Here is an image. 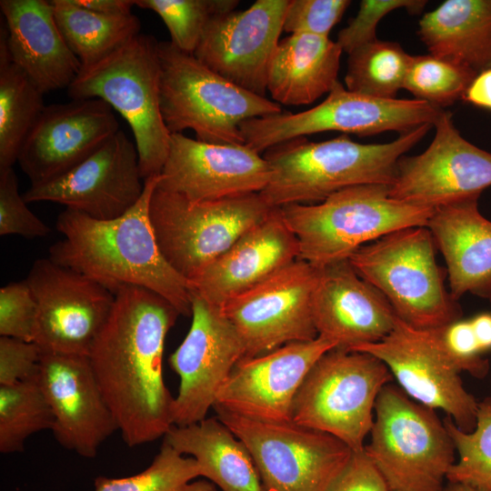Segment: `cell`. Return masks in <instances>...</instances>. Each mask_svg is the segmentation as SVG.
Returning a JSON list of instances; mask_svg holds the SVG:
<instances>
[{
	"instance_id": "obj_1",
	"label": "cell",
	"mask_w": 491,
	"mask_h": 491,
	"mask_svg": "<svg viewBox=\"0 0 491 491\" xmlns=\"http://www.w3.org/2000/svg\"><path fill=\"white\" fill-rule=\"evenodd\" d=\"M179 312L139 286L115 295L109 316L88 355L93 372L125 443L164 437L174 426L172 396L163 376L165 337Z\"/></svg>"
},
{
	"instance_id": "obj_2",
	"label": "cell",
	"mask_w": 491,
	"mask_h": 491,
	"mask_svg": "<svg viewBox=\"0 0 491 491\" xmlns=\"http://www.w3.org/2000/svg\"><path fill=\"white\" fill-rule=\"evenodd\" d=\"M158 183L159 175L145 179L140 199L114 219L98 220L64 210L56 220L63 238L49 247L48 257L115 295L124 286L151 290L188 316L192 314L189 282L165 259L150 218L151 199Z\"/></svg>"
},
{
	"instance_id": "obj_3",
	"label": "cell",
	"mask_w": 491,
	"mask_h": 491,
	"mask_svg": "<svg viewBox=\"0 0 491 491\" xmlns=\"http://www.w3.org/2000/svg\"><path fill=\"white\" fill-rule=\"evenodd\" d=\"M433 126L423 125L382 144L357 143L348 135L321 142L298 137L278 144L263 155L271 177L260 194L271 206L281 207L318 204L355 185H390L398 160Z\"/></svg>"
},
{
	"instance_id": "obj_4",
	"label": "cell",
	"mask_w": 491,
	"mask_h": 491,
	"mask_svg": "<svg viewBox=\"0 0 491 491\" xmlns=\"http://www.w3.org/2000/svg\"><path fill=\"white\" fill-rule=\"evenodd\" d=\"M160 106L171 134L193 130L205 143L245 145L240 125L282 113L277 103L215 73L171 41H158Z\"/></svg>"
},
{
	"instance_id": "obj_5",
	"label": "cell",
	"mask_w": 491,
	"mask_h": 491,
	"mask_svg": "<svg viewBox=\"0 0 491 491\" xmlns=\"http://www.w3.org/2000/svg\"><path fill=\"white\" fill-rule=\"evenodd\" d=\"M158 41L140 33L80 72L67 87L71 99L98 98L128 123L144 180L159 175L169 151L171 133L160 106Z\"/></svg>"
},
{
	"instance_id": "obj_6",
	"label": "cell",
	"mask_w": 491,
	"mask_h": 491,
	"mask_svg": "<svg viewBox=\"0 0 491 491\" xmlns=\"http://www.w3.org/2000/svg\"><path fill=\"white\" fill-rule=\"evenodd\" d=\"M297 237L300 259L316 268L348 259L361 246L396 230L426 226L434 210L389 195V185H360L314 205L280 207Z\"/></svg>"
},
{
	"instance_id": "obj_7",
	"label": "cell",
	"mask_w": 491,
	"mask_h": 491,
	"mask_svg": "<svg viewBox=\"0 0 491 491\" xmlns=\"http://www.w3.org/2000/svg\"><path fill=\"white\" fill-rule=\"evenodd\" d=\"M426 226L391 232L356 250L348 258L356 272L389 302L397 317L419 329H434L462 318V308L436 259Z\"/></svg>"
},
{
	"instance_id": "obj_8",
	"label": "cell",
	"mask_w": 491,
	"mask_h": 491,
	"mask_svg": "<svg viewBox=\"0 0 491 491\" xmlns=\"http://www.w3.org/2000/svg\"><path fill=\"white\" fill-rule=\"evenodd\" d=\"M366 453L390 491H442L455 446L435 410L386 385L377 396Z\"/></svg>"
},
{
	"instance_id": "obj_9",
	"label": "cell",
	"mask_w": 491,
	"mask_h": 491,
	"mask_svg": "<svg viewBox=\"0 0 491 491\" xmlns=\"http://www.w3.org/2000/svg\"><path fill=\"white\" fill-rule=\"evenodd\" d=\"M393 376L371 354L335 347L312 366L294 399L291 421L365 448L381 389Z\"/></svg>"
},
{
	"instance_id": "obj_10",
	"label": "cell",
	"mask_w": 491,
	"mask_h": 491,
	"mask_svg": "<svg viewBox=\"0 0 491 491\" xmlns=\"http://www.w3.org/2000/svg\"><path fill=\"white\" fill-rule=\"evenodd\" d=\"M274 208L260 193L191 202L156 186L150 218L165 259L189 282Z\"/></svg>"
},
{
	"instance_id": "obj_11",
	"label": "cell",
	"mask_w": 491,
	"mask_h": 491,
	"mask_svg": "<svg viewBox=\"0 0 491 491\" xmlns=\"http://www.w3.org/2000/svg\"><path fill=\"white\" fill-rule=\"evenodd\" d=\"M443 109L419 99H381L352 92L337 81L319 105L299 113L282 112L251 118L240 125L245 145L262 153L295 139L321 132L374 135L408 132L434 125Z\"/></svg>"
},
{
	"instance_id": "obj_12",
	"label": "cell",
	"mask_w": 491,
	"mask_h": 491,
	"mask_svg": "<svg viewBox=\"0 0 491 491\" xmlns=\"http://www.w3.org/2000/svg\"><path fill=\"white\" fill-rule=\"evenodd\" d=\"M214 409L248 449L264 491H326L353 453L336 437L292 421H263Z\"/></svg>"
},
{
	"instance_id": "obj_13",
	"label": "cell",
	"mask_w": 491,
	"mask_h": 491,
	"mask_svg": "<svg viewBox=\"0 0 491 491\" xmlns=\"http://www.w3.org/2000/svg\"><path fill=\"white\" fill-rule=\"evenodd\" d=\"M25 280L36 303L33 342L43 352L88 356L115 294L50 257L35 260Z\"/></svg>"
},
{
	"instance_id": "obj_14",
	"label": "cell",
	"mask_w": 491,
	"mask_h": 491,
	"mask_svg": "<svg viewBox=\"0 0 491 491\" xmlns=\"http://www.w3.org/2000/svg\"><path fill=\"white\" fill-rule=\"evenodd\" d=\"M316 275L299 258L220 306L244 343L245 357L318 336L312 309Z\"/></svg>"
},
{
	"instance_id": "obj_15",
	"label": "cell",
	"mask_w": 491,
	"mask_h": 491,
	"mask_svg": "<svg viewBox=\"0 0 491 491\" xmlns=\"http://www.w3.org/2000/svg\"><path fill=\"white\" fill-rule=\"evenodd\" d=\"M434 126L435 135L424 152L398 160L389 195L433 210L479 197L491 186V153L465 139L447 111L441 112Z\"/></svg>"
},
{
	"instance_id": "obj_16",
	"label": "cell",
	"mask_w": 491,
	"mask_h": 491,
	"mask_svg": "<svg viewBox=\"0 0 491 491\" xmlns=\"http://www.w3.org/2000/svg\"><path fill=\"white\" fill-rule=\"evenodd\" d=\"M352 351L366 352L381 360L413 400L444 411L465 432L475 428L478 401L464 387L461 372L433 329L416 328L397 317L383 339Z\"/></svg>"
},
{
	"instance_id": "obj_17",
	"label": "cell",
	"mask_w": 491,
	"mask_h": 491,
	"mask_svg": "<svg viewBox=\"0 0 491 491\" xmlns=\"http://www.w3.org/2000/svg\"><path fill=\"white\" fill-rule=\"evenodd\" d=\"M192 321L187 335L170 355L179 376L172 406L173 425L184 426L206 418L216 396L246 348L221 307L192 293Z\"/></svg>"
},
{
	"instance_id": "obj_18",
	"label": "cell",
	"mask_w": 491,
	"mask_h": 491,
	"mask_svg": "<svg viewBox=\"0 0 491 491\" xmlns=\"http://www.w3.org/2000/svg\"><path fill=\"white\" fill-rule=\"evenodd\" d=\"M145 188L135 146L118 130L65 174L30 185L26 203L53 202L91 218H116L140 199Z\"/></svg>"
},
{
	"instance_id": "obj_19",
	"label": "cell",
	"mask_w": 491,
	"mask_h": 491,
	"mask_svg": "<svg viewBox=\"0 0 491 491\" xmlns=\"http://www.w3.org/2000/svg\"><path fill=\"white\" fill-rule=\"evenodd\" d=\"M289 3L257 0L246 10L215 15L195 56L236 85L266 96L269 63L284 31Z\"/></svg>"
},
{
	"instance_id": "obj_20",
	"label": "cell",
	"mask_w": 491,
	"mask_h": 491,
	"mask_svg": "<svg viewBox=\"0 0 491 491\" xmlns=\"http://www.w3.org/2000/svg\"><path fill=\"white\" fill-rule=\"evenodd\" d=\"M271 168L246 145L211 144L171 134L157 188L191 201L205 202L261 193Z\"/></svg>"
},
{
	"instance_id": "obj_21",
	"label": "cell",
	"mask_w": 491,
	"mask_h": 491,
	"mask_svg": "<svg viewBox=\"0 0 491 491\" xmlns=\"http://www.w3.org/2000/svg\"><path fill=\"white\" fill-rule=\"evenodd\" d=\"M335 347L336 343L318 336L244 357L223 385L214 407L263 421H291L293 402L304 379L316 362Z\"/></svg>"
},
{
	"instance_id": "obj_22",
	"label": "cell",
	"mask_w": 491,
	"mask_h": 491,
	"mask_svg": "<svg viewBox=\"0 0 491 491\" xmlns=\"http://www.w3.org/2000/svg\"><path fill=\"white\" fill-rule=\"evenodd\" d=\"M37 380L54 416V437L67 450L95 457L118 427L88 356L42 351Z\"/></svg>"
},
{
	"instance_id": "obj_23",
	"label": "cell",
	"mask_w": 491,
	"mask_h": 491,
	"mask_svg": "<svg viewBox=\"0 0 491 491\" xmlns=\"http://www.w3.org/2000/svg\"><path fill=\"white\" fill-rule=\"evenodd\" d=\"M118 130L113 108L101 99L45 105L17 162L31 185L42 184L74 168Z\"/></svg>"
},
{
	"instance_id": "obj_24",
	"label": "cell",
	"mask_w": 491,
	"mask_h": 491,
	"mask_svg": "<svg viewBox=\"0 0 491 491\" xmlns=\"http://www.w3.org/2000/svg\"><path fill=\"white\" fill-rule=\"evenodd\" d=\"M312 309L318 336L347 350L380 341L397 318L386 298L348 259L317 268Z\"/></svg>"
},
{
	"instance_id": "obj_25",
	"label": "cell",
	"mask_w": 491,
	"mask_h": 491,
	"mask_svg": "<svg viewBox=\"0 0 491 491\" xmlns=\"http://www.w3.org/2000/svg\"><path fill=\"white\" fill-rule=\"evenodd\" d=\"M299 258L297 237L275 207L189 281L191 292L222 306Z\"/></svg>"
},
{
	"instance_id": "obj_26",
	"label": "cell",
	"mask_w": 491,
	"mask_h": 491,
	"mask_svg": "<svg viewBox=\"0 0 491 491\" xmlns=\"http://www.w3.org/2000/svg\"><path fill=\"white\" fill-rule=\"evenodd\" d=\"M12 61L43 93L67 88L82 65L67 45L46 0H1Z\"/></svg>"
},
{
	"instance_id": "obj_27",
	"label": "cell",
	"mask_w": 491,
	"mask_h": 491,
	"mask_svg": "<svg viewBox=\"0 0 491 491\" xmlns=\"http://www.w3.org/2000/svg\"><path fill=\"white\" fill-rule=\"evenodd\" d=\"M478 196L436 208L426 227L443 255L449 292L491 298V221L478 210Z\"/></svg>"
},
{
	"instance_id": "obj_28",
	"label": "cell",
	"mask_w": 491,
	"mask_h": 491,
	"mask_svg": "<svg viewBox=\"0 0 491 491\" xmlns=\"http://www.w3.org/2000/svg\"><path fill=\"white\" fill-rule=\"evenodd\" d=\"M342 48L328 36L293 34L280 40L269 63L266 89L278 105H303L338 81Z\"/></svg>"
},
{
	"instance_id": "obj_29",
	"label": "cell",
	"mask_w": 491,
	"mask_h": 491,
	"mask_svg": "<svg viewBox=\"0 0 491 491\" xmlns=\"http://www.w3.org/2000/svg\"><path fill=\"white\" fill-rule=\"evenodd\" d=\"M417 34L434 56L476 74L491 68V0H446L422 16Z\"/></svg>"
},
{
	"instance_id": "obj_30",
	"label": "cell",
	"mask_w": 491,
	"mask_h": 491,
	"mask_svg": "<svg viewBox=\"0 0 491 491\" xmlns=\"http://www.w3.org/2000/svg\"><path fill=\"white\" fill-rule=\"evenodd\" d=\"M164 442L193 457L201 477L222 491H264L252 456L234 433L217 417L173 426Z\"/></svg>"
},
{
	"instance_id": "obj_31",
	"label": "cell",
	"mask_w": 491,
	"mask_h": 491,
	"mask_svg": "<svg viewBox=\"0 0 491 491\" xmlns=\"http://www.w3.org/2000/svg\"><path fill=\"white\" fill-rule=\"evenodd\" d=\"M43 93L12 61L5 24L0 30V170L13 167L43 113Z\"/></svg>"
},
{
	"instance_id": "obj_32",
	"label": "cell",
	"mask_w": 491,
	"mask_h": 491,
	"mask_svg": "<svg viewBox=\"0 0 491 491\" xmlns=\"http://www.w3.org/2000/svg\"><path fill=\"white\" fill-rule=\"evenodd\" d=\"M57 25L82 66L104 58L140 34L137 16L107 15L88 10L75 0H52Z\"/></svg>"
},
{
	"instance_id": "obj_33",
	"label": "cell",
	"mask_w": 491,
	"mask_h": 491,
	"mask_svg": "<svg viewBox=\"0 0 491 491\" xmlns=\"http://www.w3.org/2000/svg\"><path fill=\"white\" fill-rule=\"evenodd\" d=\"M412 55L400 44L376 39L348 54L346 89L365 95L395 99L405 80Z\"/></svg>"
},
{
	"instance_id": "obj_34",
	"label": "cell",
	"mask_w": 491,
	"mask_h": 491,
	"mask_svg": "<svg viewBox=\"0 0 491 491\" xmlns=\"http://www.w3.org/2000/svg\"><path fill=\"white\" fill-rule=\"evenodd\" d=\"M54 416L37 375L13 385L0 386V452L24 450L32 435L52 430Z\"/></svg>"
},
{
	"instance_id": "obj_35",
	"label": "cell",
	"mask_w": 491,
	"mask_h": 491,
	"mask_svg": "<svg viewBox=\"0 0 491 491\" xmlns=\"http://www.w3.org/2000/svg\"><path fill=\"white\" fill-rule=\"evenodd\" d=\"M198 477L201 473L196 461L163 442L145 470L126 477L98 476L94 491H217L213 483Z\"/></svg>"
},
{
	"instance_id": "obj_36",
	"label": "cell",
	"mask_w": 491,
	"mask_h": 491,
	"mask_svg": "<svg viewBox=\"0 0 491 491\" xmlns=\"http://www.w3.org/2000/svg\"><path fill=\"white\" fill-rule=\"evenodd\" d=\"M443 421L458 455L446 479L491 491V396L478 402L471 432L459 429L448 416Z\"/></svg>"
},
{
	"instance_id": "obj_37",
	"label": "cell",
	"mask_w": 491,
	"mask_h": 491,
	"mask_svg": "<svg viewBox=\"0 0 491 491\" xmlns=\"http://www.w3.org/2000/svg\"><path fill=\"white\" fill-rule=\"evenodd\" d=\"M135 3L158 15L169 31L171 43L188 54L195 53L215 15L234 11L239 5L237 0H135Z\"/></svg>"
},
{
	"instance_id": "obj_38",
	"label": "cell",
	"mask_w": 491,
	"mask_h": 491,
	"mask_svg": "<svg viewBox=\"0 0 491 491\" xmlns=\"http://www.w3.org/2000/svg\"><path fill=\"white\" fill-rule=\"evenodd\" d=\"M477 74L430 54L412 55L404 88L416 99L443 109L462 96Z\"/></svg>"
},
{
	"instance_id": "obj_39",
	"label": "cell",
	"mask_w": 491,
	"mask_h": 491,
	"mask_svg": "<svg viewBox=\"0 0 491 491\" xmlns=\"http://www.w3.org/2000/svg\"><path fill=\"white\" fill-rule=\"evenodd\" d=\"M51 228L35 215L19 193L13 169L0 170V235H21L25 238L45 237Z\"/></svg>"
},
{
	"instance_id": "obj_40",
	"label": "cell",
	"mask_w": 491,
	"mask_h": 491,
	"mask_svg": "<svg viewBox=\"0 0 491 491\" xmlns=\"http://www.w3.org/2000/svg\"><path fill=\"white\" fill-rule=\"evenodd\" d=\"M426 3L423 0H363L360 2L356 15L339 31L336 43L343 52L350 54L377 39V25L387 14L400 8H405L412 14H418Z\"/></svg>"
},
{
	"instance_id": "obj_41",
	"label": "cell",
	"mask_w": 491,
	"mask_h": 491,
	"mask_svg": "<svg viewBox=\"0 0 491 491\" xmlns=\"http://www.w3.org/2000/svg\"><path fill=\"white\" fill-rule=\"evenodd\" d=\"M36 303L25 280L0 289V335L33 342Z\"/></svg>"
},
{
	"instance_id": "obj_42",
	"label": "cell",
	"mask_w": 491,
	"mask_h": 491,
	"mask_svg": "<svg viewBox=\"0 0 491 491\" xmlns=\"http://www.w3.org/2000/svg\"><path fill=\"white\" fill-rule=\"evenodd\" d=\"M350 4L348 0H290L284 31L328 36Z\"/></svg>"
},
{
	"instance_id": "obj_43",
	"label": "cell",
	"mask_w": 491,
	"mask_h": 491,
	"mask_svg": "<svg viewBox=\"0 0 491 491\" xmlns=\"http://www.w3.org/2000/svg\"><path fill=\"white\" fill-rule=\"evenodd\" d=\"M433 330L460 372H467L476 378H484L488 374L489 362L483 357L469 318H460Z\"/></svg>"
},
{
	"instance_id": "obj_44",
	"label": "cell",
	"mask_w": 491,
	"mask_h": 491,
	"mask_svg": "<svg viewBox=\"0 0 491 491\" xmlns=\"http://www.w3.org/2000/svg\"><path fill=\"white\" fill-rule=\"evenodd\" d=\"M42 351L34 342L0 337V386L13 385L35 377Z\"/></svg>"
},
{
	"instance_id": "obj_45",
	"label": "cell",
	"mask_w": 491,
	"mask_h": 491,
	"mask_svg": "<svg viewBox=\"0 0 491 491\" xmlns=\"http://www.w3.org/2000/svg\"><path fill=\"white\" fill-rule=\"evenodd\" d=\"M326 491H390L365 448L353 451L349 460Z\"/></svg>"
},
{
	"instance_id": "obj_46",
	"label": "cell",
	"mask_w": 491,
	"mask_h": 491,
	"mask_svg": "<svg viewBox=\"0 0 491 491\" xmlns=\"http://www.w3.org/2000/svg\"><path fill=\"white\" fill-rule=\"evenodd\" d=\"M462 99L476 106L491 110V68L476 75Z\"/></svg>"
},
{
	"instance_id": "obj_47",
	"label": "cell",
	"mask_w": 491,
	"mask_h": 491,
	"mask_svg": "<svg viewBox=\"0 0 491 491\" xmlns=\"http://www.w3.org/2000/svg\"><path fill=\"white\" fill-rule=\"evenodd\" d=\"M83 7L107 15H131L135 0H75Z\"/></svg>"
},
{
	"instance_id": "obj_48",
	"label": "cell",
	"mask_w": 491,
	"mask_h": 491,
	"mask_svg": "<svg viewBox=\"0 0 491 491\" xmlns=\"http://www.w3.org/2000/svg\"><path fill=\"white\" fill-rule=\"evenodd\" d=\"M482 354L491 351V312H482L469 318Z\"/></svg>"
},
{
	"instance_id": "obj_49",
	"label": "cell",
	"mask_w": 491,
	"mask_h": 491,
	"mask_svg": "<svg viewBox=\"0 0 491 491\" xmlns=\"http://www.w3.org/2000/svg\"><path fill=\"white\" fill-rule=\"evenodd\" d=\"M442 491H484L469 485L449 482Z\"/></svg>"
},
{
	"instance_id": "obj_50",
	"label": "cell",
	"mask_w": 491,
	"mask_h": 491,
	"mask_svg": "<svg viewBox=\"0 0 491 491\" xmlns=\"http://www.w3.org/2000/svg\"><path fill=\"white\" fill-rule=\"evenodd\" d=\"M488 300H489V302H490V305H491V298H489Z\"/></svg>"
}]
</instances>
